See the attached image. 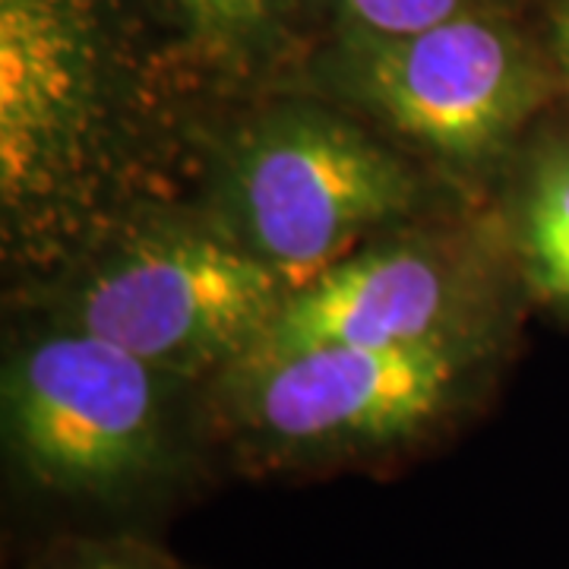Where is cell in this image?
Instances as JSON below:
<instances>
[{"label":"cell","mask_w":569,"mask_h":569,"mask_svg":"<svg viewBox=\"0 0 569 569\" xmlns=\"http://www.w3.org/2000/svg\"><path fill=\"white\" fill-rule=\"evenodd\" d=\"M3 433L22 478L63 500L121 503L178 466L162 370L80 326L7 367Z\"/></svg>","instance_id":"1"},{"label":"cell","mask_w":569,"mask_h":569,"mask_svg":"<svg viewBox=\"0 0 569 569\" xmlns=\"http://www.w3.org/2000/svg\"><path fill=\"white\" fill-rule=\"evenodd\" d=\"M459 351L447 339L396 348L323 346L231 380L228 430L263 468L358 462L425 440L459 399Z\"/></svg>","instance_id":"2"},{"label":"cell","mask_w":569,"mask_h":569,"mask_svg":"<svg viewBox=\"0 0 569 569\" xmlns=\"http://www.w3.org/2000/svg\"><path fill=\"white\" fill-rule=\"evenodd\" d=\"M228 190L250 250L284 282H310L370 228L406 216L415 178L358 127L282 111L241 142Z\"/></svg>","instance_id":"3"},{"label":"cell","mask_w":569,"mask_h":569,"mask_svg":"<svg viewBox=\"0 0 569 569\" xmlns=\"http://www.w3.org/2000/svg\"><path fill=\"white\" fill-rule=\"evenodd\" d=\"M348 82L408 140L452 162L500 152L541 102L545 70L503 20L466 10L408 36H355Z\"/></svg>","instance_id":"4"},{"label":"cell","mask_w":569,"mask_h":569,"mask_svg":"<svg viewBox=\"0 0 569 569\" xmlns=\"http://www.w3.org/2000/svg\"><path fill=\"white\" fill-rule=\"evenodd\" d=\"M253 250L200 234L162 238L104 266L82 288L77 326L159 370L244 358L288 298Z\"/></svg>","instance_id":"5"},{"label":"cell","mask_w":569,"mask_h":569,"mask_svg":"<svg viewBox=\"0 0 569 569\" xmlns=\"http://www.w3.org/2000/svg\"><path fill=\"white\" fill-rule=\"evenodd\" d=\"M104 48L92 0H0V183L7 206L63 190L102 130Z\"/></svg>","instance_id":"6"},{"label":"cell","mask_w":569,"mask_h":569,"mask_svg":"<svg viewBox=\"0 0 569 569\" xmlns=\"http://www.w3.org/2000/svg\"><path fill=\"white\" fill-rule=\"evenodd\" d=\"M452 284L433 257L411 247L370 250L332 263L288 295L241 358L260 365L307 348H396L447 339Z\"/></svg>","instance_id":"7"},{"label":"cell","mask_w":569,"mask_h":569,"mask_svg":"<svg viewBox=\"0 0 569 569\" xmlns=\"http://www.w3.org/2000/svg\"><path fill=\"white\" fill-rule=\"evenodd\" d=\"M522 231L531 284L541 298L569 305V142L535 164Z\"/></svg>","instance_id":"8"},{"label":"cell","mask_w":569,"mask_h":569,"mask_svg":"<svg viewBox=\"0 0 569 569\" xmlns=\"http://www.w3.org/2000/svg\"><path fill=\"white\" fill-rule=\"evenodd\" d=\"M187 32L222 58H244L276 32L284 0H171Z\"/></svg>","instance_id":"9"},{"label":"cell","mask_w":569,"mask_h":569,"mask_svg":"<svg viewBox=\"0 0 569 569\" xmlns=\"http://www.w3.org/2000/svg\"><path fill=\"white\" fill-rule=\"evenodd\" d=\"M355 36H408L459 17L468 0H336Z\"/></svg>","instance_id":"10"},{"label":"cell","mask_w":569,"mask_h":569,"mask_svg":"<svg viewBox=\"0 0 569 569\" xmlns=\"http://www.w3.org/2000/svg\"><path fill=\"white\" fill-rule=\"evenodd\" d=\"M44 569H183L171 557L146 548H127V545H99V548H80L51 560Z\"/></svg>","instance_id":"11"},{"label":"cell","mask_w":569,"mask_h":569,"mask_svg":"<svg viewBox=\"0 0 569 569\" xmlns=\"http://www.w3.org/2000/svg\"><path fill=\"white\" fill-rule=\"evenodd\" d=\"M548 54L557 80L569 89V0H550Z\"/></svg>","instance_id":"12"}]
</instances>
